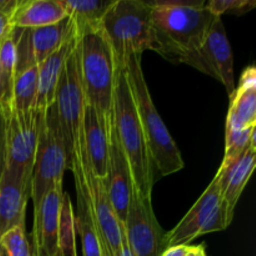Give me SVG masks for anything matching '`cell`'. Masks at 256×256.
Segmentation results:
<instances>
[{"label": "cell", "instance_id": "1", "mask_svg": "<svg viewBox=\"0 0 256 256\" xmlns=\"http://www.w3.org/2000/svg\"><path fill=\"white\" fill-rule=\"evenodd\" d=\"M148 2L152 8V52L175 64L182 56L200 49L218 19L205 6V2L159 0Z\"/></svg>", "mask_w": 256, "mask_h": 256}, {"label": "cell", "instance_id": "2", "mask_svg": "<svg viewBox=\"0 0 256 256\" xmlns=\"http://www.w3.org/2000/svg\"><path fill=\"white\" fill-rule=\"evenodd\" d=\"M79 70L85 102L96 109L108 126L114 122L116 62L104 32L98 26L76 32Z\"/></svg>", "mask_w": 256, "mask_h": 256}, {"label": "cell", "instance_id": "3", "mask_svg": "<svg viewBox=\"0 0 256 256\" xmlns=\"http://www.w3.org/2000/svg\"><path fill=\"white\" fill-rule=\"evenodd\" d=\"M114 125L132 172V188L144 199H152L155 182L144 132L135 106L126 68L119 70L114 92Z\"/></svg>", "mask_w": 256, "mask_h": 256}, {"label": "cell", "instance_id": "4", "mask_svg": "<svg viewBox=\"0 0 256 256\" xmlns=\"http://www.w3.org/2000/svg\"><path fill=\"white\" fill-rule=\"evenodd\" d=\"M126 74L146 140L154 175L158 172L159 176H169L180 172L185 165L184 160L152 102L142 72V55L130 56L126 64Z\"/></svg>", "mask_w": 256, "mask_h": 256}, {"label": "cell", "instance_id": "5", "mask_svg": "<svg viewBox=\"0 0 256 256\" xmlns=\"http://www.w3.org/2000/svg\"><path fill=\"white\" fill-rule=\"evenodd\" d=\"M99 28L112 46L118 70L126 68L132 55L154 50L152 8L142 0H115Z\"/></svg>", "mask_w": 256, "mask_h": 256}, {"label": "cell", "instance_id": "6", "mask_svg": "<svg viewBox=\"0 0 256 256\" xmlns=\"http://www.w3.org/2000/svg\"><path fill=\"white\" fill-rule=\"evenodd\" d=\"M65 170H70V159L65 148L55 104L40 116L39 139L35 154L30 198L36 209L42 198L58 185H62Z\"/></svg>", "mask_w": 256, "mask_h": 256}, {"label": "cell", "instance_id": "7", "mask_svg": "<svg viewBox=\"0 0 256 256\" xmlns=\"http://www.w3.org/2000/svg\"><path fill=\"white\" fill-rule=\"evenodd\" d=\"M4 112V169L19 175L32 185L42 112H38L36 109L19 112L10 105H5Z\"/></svg>", "mask_w": 256, "mask_h": 256}, {"label": "cell", "instance_id": "8", "mask_svg": "<svg viewBox=\"0 0 256 256\" xmlns=\"http://www.w3.org/2000/svg\"><path fill=\"white\" fill-rule=\"evenodd\" d=\"M76 152L80 162H82L85 182H86L88 192H89L95 229H96L100 249H102V256H116L122 249V240H124L122 225L120 224L112 202H110L106 182L105 180L99 179L92 172L89 158H88L86 150H85L82 130L80 132L79 138L75 142L72 152Z\"/></svg>", "mask_w": 256, "mask_h": 256}, {"label": "cell", "instance_id": "9", "mask_svg": "<svg viewBox=\"0 0 256 256\" xmlns=\"http://www.w3.org/2000/svg\"><path fill=\"white\" fill-rule=\"evenodd\" d=\"M54 104L56 108L65 148L72 162V150L82 132L85 108V96L80 80L78 45L62 69L55 92Z\"/></svg>", "mask_w": 256, "mask_h": 256}, {"label": "cell", "instance_id": "10", "mask_svg": "<svg viewBox=\"0 0 256 256\" xmlns=\"http://www.w3.org/2000/svg\"><path fill=\"white\" fill-rule=\"evenodd\" d=\"M122 235L132 256H162L166 250L165 235L152 209V199L139 196L132 188Z\"/></svg>", "mask_w": 256, "mask_h": 256}, {"label": "cell", "instance_id": "11", "mask_svg": "<svg viewBox=\"0 0 256 256\" xmlns=\"http://www.w3.org/2000/svg\"><path fill=\"white\" fill-rule=\"evenodd\" d=\"M178 64H188L219 80L230 96L235 92L234 58L222 18L215 20L200 49L182 56Z\"/></svg>", "mask_w": 256, "mask_h": 256}, {"label": "cell", "instance_id": "12", "mask_svg": "<svg viewBox=\"0 0 256 256\" xmlns=\"http://www.w3.org/2000/svg\"><path fill=\"white\" fill-rule=\"evenodd\" d=\"M222 208V192L219 179H212L204 194L189 210L182 222L165 235V246L189 245L192 240L202 236V230Z\"/></svg>", "mask_w": 256, "mask_h": 256}, {"label": "cell", "instance_id": "13", "mask_svg": "<svg viewBox=\"0 0 256 256\" xmlns=\"http://www.w3.org/2000/svg\"><path fill=\"white\" fill-rule=\"evenodd\" d=\"M62 185L52 188L34 209L32 248L34 256L59 255V216Z\"/></svg>", "mask_w": 256, "mask_h": 256}, {"label": "cell", "instance_id": "14", "mask_svg": "<svg viewBox=\"0 0 256 256\" xmlns=\"http://www.w3.org/2000/svg\"><path fill=\"white\" fill-rule=\"evenodd\" d=\"M105 182L115 214L120 224L122 225L129 209L130 196L132 192V179L129 162L120 145L114 122L110 128L109 165H108V176Z\"/></svg>", "mask_w": 256, "mask_h": 256}, {"label": "cell", "instance_id": "15", "mask_svg": "<svg viewBox=\"0 0 256 256\" xmlns=\"http://www.w3.org/2000/svg\"><path fill=\"white\" fill-rule=\"evenodd\" d=\"M32 185L22 176L2 170L0 175V239L14 228L25 225Z\"/></svg>", "mask_w": 256, "mask_h": 256}, {"label": "cell", "instance_id": "16", "mask_svg": "<svg viewBox=\"0 0 256 256\" xmlns=\"http://www.w3.org/2000/svg\"><path fill=\"white\" fill-rule=\"evenodd\" d=\"M110 128L98 114L96 109L85 102L82 125V139L92 172L102 180L108 176Z\"/></svg>", "mask_w": 256, "mask_h": 256}, {"label": "cell", "instance_id": "17", "mask_svg": "<svg viewBox=\"0 0 256 256\" xmlns=\"http://www.w3.org/2000/svg\"><path fill=\"white\" fill-rule=\"evenodd\" d=\"M70 172L74 175L75 189H76L78 209L76 215H75V228H76V232L82 238V256H102L99 238H98L94 218H92L89 192L85 182L82 162L75 152H72Z\"/></svg>", "mask_w": 256, "mask_h": 256}, {"label": "cell", "instance_id": "18", "mask_svg": "<svg viewBox=\"0 0 256 256\" xmlns=\"http://www.w3.org/2000/svg\"><path fill=\"white\" fill-rule=\"evenodd\" d=\"M256 164V144L252 145L242 156L228 168L225 172H218L220 192H222V206L224 209L229 225L234 220L235 209L245 186L249 182Z\"/></svg>", "mask_w": 256, "mask_h": 256}, {"label": "cell", "instance_id": "19", "mask_svg": "<svg viewBox=\"0 0 256 256\" xmlns=\"http://www.w3.org/2000/svg\"><path fill=\"white\" fill-rule=\"evenodd\" d=\"M78 45V35L70 38L59 50L38 65L39 68V88H38L36 106L38 112H46L48 108L54 104L58 82L62 76V69L68 59Z\"/></svg>", "mask_w": 256, "mask_h": 256}, {"label": "cell", "instance_id": "20", "mask_svg": "<svg viewBox=\"0 0 256 256\" xmlns=\"http://www.w3.org/2000/svg\"><path fill=\"white\" fill-rule=\"evenodd\" d=\"M68 16L60 0H19L9 25L16 29H35L56 24Z\"/></svg>", "mask_w": 256, "mask_h": 256}, {"label": "cell", "instance_id": "21", "mask_svg": "<svg viewBox=\"0 0 256 256\" xmlns=\"http://www.w3.org/2000/svg\"><path fill=\"white\" fill-rule=\"evenodd\" d=\"M76 32L74 22L68 16L56 24L28 29L29 44L38 65L59 50Z\"/></svg>", "mask_w": 256, "mask_h": 256}, {"label": "cell", "instance_id": "22", "mask_svg": "<svg viewBox=\"0 0 256 256\" xmlns=\"http://www.w3.org/2000/svg\"><path fill=\"white\" fill-rule=\"evenodd\" d=\"M230 99L225 132H239L256 125V86H238Z\"/></svg>", "mask_w": 256, "mask_h": 256}, {"label": "cell", "instance_id": "23", "mask_svg": "<svg viewBox=\"0 0 256 256\" xmlns=\"http://www.w3.org/2000/svg\"><path fill=\"white\" fill-rule=\"evenodd\" d=\"M68 15L74 22L75 30L89 26H98L112 6L115 0H60Z\"/></svg>", "mask_w": 256, "mask_h": 256}, {"label": "cell", "instance_id": "24", "mask_svg": "<svg viewBox=\"0 0 256 256\" xmlns=\"http://www.w3.org/2000/svg\"><path fill=\"white\" fill-rule=\"evenodd\" d=\"M39 88V68L38 65L18 72L14 78L10 106L19 112H29L36 106Z\"/></svg>", "mask_w": 256, "mask_h": 256}, {"label": "cell", "instance_id": "25", "mask_svg": "<svg viewBox=\"0 0 256 256\" xmlns=\"http://www.w3.org/2000/svg\"><path fill=\"white\" fill-rule=\"evenodd\" d=\"M58 256H78L74 208L68 192L62 194V205H60L59 255Z\"/></svg>", "mask_w": 256, "mask_h": 256}, {"label": "cell", "instance_id": "26", "mask_svg": "<svg viewBox=\"0 0 256 256\" xmlns=\"http://www.w3.org/2000/svg\"><path fill=\"white\" fill-rule=\"evenodd\" d=\"M255 132L256 125L239 132H225V156L219 172H225L228 168L234 165L252 145L256 144Z\"/></svg>", "mask_w": 256, "mask_h": 256}, {"label": "cell", "instance_id": "27", "mask_svg": "<svg viewBox=\"0 0 256 256\" xmlns=\"http://www.w3.org/2000/svg\"><path fill=\"white\" fill-rule=\"evenodd\" d=\"M0 68H2L5 85L12 98V82H14L15 69H16V42H15L14 28L10 25L0 40Z\"/></svg>", "mask_w": 256, "mask_h": 256}, {"label": "cell", "instance_id": "28", "mask_svg": "<svg viewBox=\"0 0 256 256\" xmlns=\"http://www.w3.org/2000/svg\"><path fill=\"white\" fill-rule=\"evenodd\" d=\"M8 256H32V246L25 234V225L14 228L0 239Z\"/></svg>", "mask_w": 256, "mask_h": 256}, {"label": "cell", "instance_id": "29", "mask_svg": "<svg viewBox=\"0 0 256 256\" xmlns=\"http://www.w3.org/2000/svg\"><path fill=\"white\" fill-rule=\"evenodd\" d=\"M205 6L218 18L224 14L244 15L256 6L254 0H212Z\"/></svg>", "mask_w": 256, "mask_h": 256}, {"label": "cell", "instance_id": "30", "mask_svg": "<svg viewBox=\"0 0 256 256\" xmlns=\"http://www.w3.org/2000/svg\"><path fill=\"white\" fill-rule=\"evenodd\" d=\"M238 86H256V69L254 66H248L246 69L244 70Z\"/></svg>", "mask_w": 256, "mask_h": 256}, {"label": "cell", "instance_id": "31", "mask_svg": "<svg viewBox=\"0 0 256 256\" xmlns=\"http://www.w3.org/2000/svg\"><path fill=\"white\" fill-rule=\"evenodd\" d=\"M18 4H19V0H0V12L10 19Z\"/></svg>", "mask_w": 256, "mask_h": 256}, {"label": "cell", "instance_id": "32", "mask_svg": "<svg viewBox=\"0 0 256 256\" xmlns=\"http://www.w3.org/2000/svg\"><path fill=\"white\" fill-rule=\"evenodd\" d=\"M10 100H12V98H10L9 92H8L6 85H5L4 76H2V68H0V105H2V106L9 105Z\"/></svg>", "mask_w": 256, "mask_h": 256}, {"label": "cell", "instance_id": "33", "mask_svg": "<svg viewBox=\"0 0 256 256\" xmlns=\"http://www.w3.org/2000/svg\"><path fill=\"white\" fill-rule=\"evenodd\" d=\"M190 245H178V246L168 248L162 256H185L189 252Z\"/></svg>", "mask_w": 256, "mask_h": 256}, {"label": "cell", "instance_id": "34", "mask_svg": "<svg viewBox=\"0 0 256 256\" xmlns=\"http://www.w3.org/2000/svg\"><path fill=\"white\" fill-rule=\"evenodd\" d=\"M185 256H208L205 252V245H196V246H190L189 252Z\"/></svg>", "mask_w": 256, "mask_h": 256}, {"label": "cell", "instance_id": "35", "mask_svg": "<svg viewBox=\"0 0 256 256\" xmlns=\"http://www.w3.org/2000/svg\"><path fill=\"white\" fill-rule=\"evenodd\" d=\"M8 28H9V18L5 16V15H2V12H0V40L4 36Z\"/></svg>", "mask_w": 256, "mask_h": 256}, {"label": "cell", "instance_id": "36", "mask_svg": "<svg viewBox=\"0 0 256 256\" xmlns=\"http://www.w3.org/2000/svg\"><path fill=\"white\" fill-rule=\"evenodd\" d=\"M124 236V235H122ZM116 256H132V252H130L129 246H128L126 242H125V239L122 240V249H120L119 254H118Z\"/></svg>", "mask_w": 256, "mask_h": 256}, {"label": "cell", "instance_id": "37", "mask_svg": "<svg viewBox=\"0 0 256 256\" xmlns=\"http://www.w3.org/2000/svg\"><path fill=\"white\" fill-rule=\"evenodd\" d=\"M0 256H8L6 252H5V249L2 246V245H0Z\"/></svg>", "mask_w": 256, "mask_h": 256}, {"label": "cell", "instance_id": "38", "mask_svg": "<svg viewBox=\"0 0 256 256\" xmlns=\"http://www.w3.org/2000/svg\"><path fill=\"white\" fill-rule=\"evenodd\" d=\"M32 256H34V254H32Z\"/></svg>", "mask_w": 256, "mask_h": 256}]
</instances>
